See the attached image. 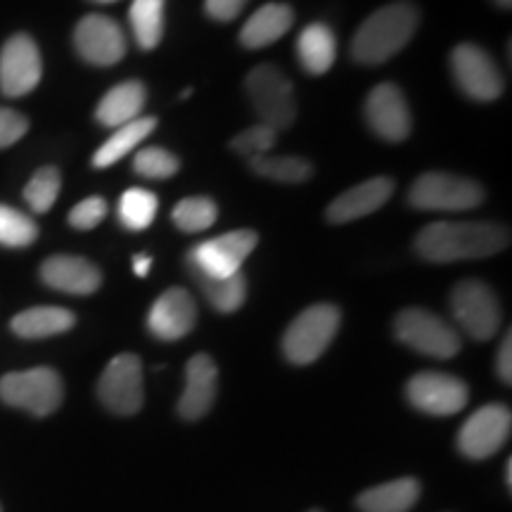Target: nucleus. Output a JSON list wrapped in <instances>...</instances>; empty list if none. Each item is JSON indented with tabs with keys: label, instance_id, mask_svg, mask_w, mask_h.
<instances>
[{
	"label": "nucleus",
	"instance_id": "nucleus-1",
	"mask_svg": "<svg viewBox=\"0 0 512 512\" xmlns=\"http://www.w3.org/2000/svg\"><path fill=\"white\" fill-rule=\"evenodd\" d=\"M510 245L508 228L486 221H437L415 238V252L432 264L486 259Z\"/></svg>",
	"mask_w": 512,
	"mask_h": 512
},
{
	"label": "nucleus",
	"instance_id": "nucleus-2",
	"mask_svg": "<svg viewBox=\"0 0 512 512\" xmlns=\"http://www.w3.org/2000/svg\"><path fill=\"white\" fill-rule=\"evenodd\" d=\"M420 24V12L413 3H392L373 12L351 43V55L361 64H382L408 46Z\"/></svg>",
	"mask_w": 512,
	"mask_h": 512
},
{
	"label": "nucleus",
	"instance_id": "nucleus-3",
	"mask_svg": "<svg viewBox=\"0 0 512 512\" xmlns=\"http://www.w3.org/2000/svg\"><path fill=\"white\" fill-rule=\"evenodd\" d=\"M339 309L332 304H313L292 320L283 337V354L294 366H309L330 347L339 330Z\"/></svg>",
	"mask_w": 512,
	"mask_h": 512
},
{
	"label": "nucleus",
	"instance_id": "nucleus-4",
	"mask_svg": "<svg viewBox=\"0 0 512 512\" xmlns=\"http://www.w3.org/2000/svg\"><path fill=\"white\" fill-rule=\"evenodd\" d=\"M64 396L62 377L53 368H31L8 373L0 380V401L22 408L36 418H46L60 408Z\"/></svg>",
	"mask_w": 512,
	"mask_h": 512
},
{
	"label": "nucleus",
	"instance_id": "nucleus-5",
	"mask_svg": "<svg viewBox=\"0 0 512 512\" xmlns=\"http://www.w3.org/2000/svg\"><path fill=\"white\" fill-rule=\"evenodd\" d=\"M245 88L261 124L271 126L273 131H283V128L292 126L294 117H297L294 88L292 81L278 67L259 64L247 74Z\"/></svg>",
	"mask_w": 512,
	"mask_h": 512
},
{
	"label": "nucleus",
	"instance_id": "nucleus-6",
	"mask_svg": "<svg viewBox=\"0 0 512 512\" xmlns=\"http://www.w3.org/2000/svg\"><path fill=\"white\" fill-rule=\"evenodd\" d=\"M259 245V235L254 230H233V233L219 235L207 242H200L188 252L190 275H202V278H230L240 273L242 264L249 254Z\"/></svg>",
	"mask_w": 512,
	"mask_h": 512
},
{
	"label": "nucleus",
	"instance_id": "nucleus-7",
	"mask_svg": "<svg viewBox=\"0 0 512 512\" xmlns=\"http://www.w3.org/2000/svg\"><path fill=\"white\" fill-rule=\"evenodd\" d=\"M484 202L482 185L444 171L420 176L408 192V204L420 211H467Z\"/></svg>",
	"mask_w": 512,
	"mask_h": 512
},
{
	"label": "nucleus",
	"instance_id": "nucleus-8",
	"mask_svg": "<svg viewBox=\"0 0 512 512\" xmlns=\"http://www.w3.org/2000/svg\"><path fill=\"white\" fill-rule=\"evenodd\" d=\"M394 335L418 354L432 358H453L463 347L456 328L425 309H406L394 320Z\"/></svg>",
	"mask_w": 512,
	"mask_h": 512
},
{
	"label": "nucleus",
	"instance_id": "nucleus-9",
	"mask_svg": "<svg viewBox=\"0 0 512 512\" xmlns=\"http://www.w3.org/2000/svg\"><path fill=\"white\" fill-rule=\"evenodd\" d=\"M451 311L465 335L477 342H486L501 330V304L496 292L482 280H463L453 287Z\"/></svg>",
	"mask_w": 512,
	"mask_h": 512
},
{
	"label": "nucleus",
	"instance_id": "nucleus-10",
	"mask_svg": "<svg viewBox=\"0 0 512 512\" xmlns=\"http://www.w3.org/2000/svg\"><path fill=\"white\" fill-rule=\"evenodd\" d=\"M102 406L114 415H136L145 403L143 366L136 354L114 356L98 382Z\"/></svg>",
	"mask_w": 512,
	"mask_h": 512
},
{
	"label": "nucleus",
	"instance_id": "nucleus-11",
	"mask_svg": "<svg viewBox=\"0 0 512 512\" xmlns=\"http://www.w3.org/2000/svg\"><path fill=\"white\" fill-rule=\"evenodd\" d=\"M453 79L458 88L472 100L491 102L501 98L503 93V74L491 55L475 43H460L451 53Z\"/></svg>",
	"mask_w": 512,
	"mask_h": 512
},
{
	"label": "nucleus",
	"instance_id": "nucleus-12",
	"mask_svg": "<svg viewBox=\"0 0 512 512\" xmlns=\"http://www.w3.org/2000/svg\"><path fill=\"white\" fill-rule=\"evenodd\" d=\"M512 430V415L508 406L501 403H489V406L479 408L465 420L458 434L460 453L472 460L491 458L494 453L501 451L505 441L510 439Z\"/></svg>",
	"mask_w": 512,
	"mask_h": 512
},
{
	"label": "nucleus",
	"instance_id": "nucleus-13",
	"mask_svg": "<svg viewBox=\"0 0 512 512\" xmlns=\"http://www.w3.org/2000/svg\"><path fill=\"white\" fill-rule=\"evenodd\" d=\"M406 396L415 408L427 415H456L467 406V384L448 373H418L406 384Z\"/></svg>",
	"mask_w": 512,
	"mask_h": 512
},
{
	"label": "nucleus",
	"instance_id": "nucleus-14",
	"mask_svg": "<svg viewBox=\"0 0 512 512\" xmlns=\"http://www.w3.org/2000/svg\"><path fill=\"white\" fill-rule=\"evenodd\" d=\"M43 76L41 53L34 38L15 34L0 50V91L8 98H22L34 91Z\"/></svg>",
	"mask_w": 512,
	"mask_h": 512
},
{
	"label": "nucleus",
	"instance_id": "nucleus-15",
	"mask_svg": "<svg viewBox=\"0 0 512 512\" xmlns=\"http://www.w3.org/2000/svg\"><path fill=\"white\" fill-rule=\"evenodd\" d=\"M74 46L88 64L112 67L126 55V36L114 19L105 15H88L76 24Z\"/></svg>",
	"mask_w": 512,
	"mask_h": 512
},
{
	"label": "nucleus",
	"instance_id": "nucleus-16",
	"mask_svg": "<svg viewBox=\"0 0 512 512\" xmlns=\"http://www.w3.org/2000/svg\"><path fill=\"white\" fill-rule=\"evenodd\" d=\"M366 119L375 136L387 143H401L411 133L413 119L401 88L394 83H380L366 100Z\"/></svg>",
	"mask_w": 512,
	"mask_h": 512
},
{
	"label": "nucleus",
	"instance_id": "nucleus-17",
	"mask_svg": "<svg viewBox=\"0 0 512 512\" xmlns=\"http://www.w3.org/2000/svg\"><path fill=\"white\" fill-rule=\"evenodd\" d=\"M197 323V304L188 290L171 287L152 304L147 316V330L162 342H176L190 335Z\"/></svg>",
	"mask_w": 512,
	"mask_h": 512
},
{
	"label": "nucleus",
	"instance_id": "nucleus-18",
	"mask_svg": "<svg viewBox=\"0 0 512 512\" xmlns=\"http://www.w3.org/2000/svg\"><path fill=\"white\" fill-rule=\"evenodd\" d=\"M219 389V368L207 354H197L185 368V389L178 401V413L183 420H202L211 411Z\"/></svg>",
	"mask_w": 512,
	"mask_h": 512
},
{
	"label": "nucleus",
	"instance_id": "nucleus-19",
	"mask_svg": "<svg viewBox=\"0 0 512 512\" xmlns=\"http://www.w3.org/2000/svg\"><path fill=\"white\" fill-rule=\"evenodd\" d=\"M41 278L53 290L79 294V297L98 292L102 285V273L98 266L91 264L88 259H81V256L67 254L50 256L46 264L41 266Z\"/></svg>",
	"mask_w": 512,
	"mask_h": 512
},
{
	"label": "nucleus",
	"instance_id": "nucleus-20",
	"mask_svg": "<svg viewBox=\"0 0 512 512\" xmlns=\"http://www.w3.org/2000/svg\"><path fill=\"white\" fill-rule=\"evenodd\" d=\"M394 192V181L387 176L368 178V181L354 185V188L342 192L337 200H332L328 207V221L330 223H349L358 221L363 216L373 214V211L382 209L389 202Z\"/></svg>",
	"mask_w": 512,
	"mask_h": 512
},
{
	"label": "nucleus",
	"instance_id": "nucleus-21",
	"mask_svg": "<svg viewBox=\"0 0 512 512\" xmlns=\"http://www.w3.org/2000/svg\"><path fill=\"white\" fill-rule=\"evenodd\" d=\"M294 12L285 3H268L259 8L240 31V43L249 50H259L283 38L292 29Z\"/></svg>",
	"mask_w": 512,
	"mask_h": 512
},
{
	"label": "nucleus",
	"instance_id": "nucleus-22",
	"mask_svg": "<svg viewBox=\"0 0 512 512\" xmlns=\"http://www.w3.org/2000/svg\"><path fill=\"white\" fill-rule=\"evenodd\" d=\"M147 100V91L140 81H124L114 86L105 98L100 100L98 110H95V119L102 126L121 128L131 121L140 119Z\"/></svg>",
	"mask_w": 512,
	"mask_h": 512
},
{
	"label": "nucleus",
	"instance_id": "nucleus-23",
	"mask_svg": "<svg viewBox=\"0 0 512 512\" xmlns=\"http://www.w3.org/2000/svg\"><path fill=\"white\" fill-rule=\"evenodd\" d=\"M420 494L422 486L418 479L403 477L363 491L356 498V505L361 512H408L418 503Z\"/></svg>",
	"mask_w": 512,
	"mask_h": 512
},
{
	"label": "nucleus",
	"instance_id": "nucleus-24",
	"mask_svg": "<svg viewBox=\"0 0 512 512\" xmlns=\"http://www.w3.org/2000/svg\"><path fill=\"white\" fill-rule=\"evenodd\" d=\"M74 323L76 316L72 311L60 309V306H34V309L17 313V316L12 318L10 328L17 337L43 339L72 330Z\"/></svg>",
	"mask_w": 512,
	"mask_h": 512
},
{
	"label": "nucleus",
	"instance_id": "nucleus-25",
	"mask_svg": "<svg viewBox=\"0 0 512 512\" xmlns=\"http://www.w3.org/2000/svg\"><path fill=\"white\" fill-rule=\"evenodd\" d=\"M297 57L309 74H325L337 57V41L330 27L309 24L297 38Z\"/></svg>",
	"mask_w": 512,
	"mask_h": 512
},
{
	"label": "nucleus",
	"instance_id": "nucleus-26",
	"mask_svg": "<svg viewBox=\"0 0 512 512\" xmlns=\"http://www.w3.org/2000/svg\"><path fill=\"white\" fill-rule=\"evenodd\" d=\"M157 119L155 117H140L131 124L121 126L114 131L112 138L105 140V145H100V150L93 155L95 169H107V166L117 164L119 159H124L128 152L136 150L143 140L155 131Z\"/></svg>",
	"mask_w": 512,
	"mask_h": 512
},
{
	"label": "nucleus",
	"instance_id": "nucleus-27",
	"mask_svg": "<svg viewBox=\"0 0 512 512\" xmlns=\"http://www.w3.org/2000/svg\"><path fill=\"white\" fill-rule=\"evenodd\" d=\"M164 5L166 0H133L131 29L138 46L143 50H155L164 36Z\"/></svg>",
	"mask_w": 512,
	"mask_h": 512
},
{
	"label": "nucleus",
	"instance_id": "nucleus-28",
	"mask_svg": "<svg viewBox=\"0 0 512 512\" xmlns=\"http://www.w3.org/2000/svg\"><path fill=\"white\" fill-rule=\"evenodd\" d=\"M192 278L200 285L207 302L219 313H233L245 304L247 280L242 271L230 275V278H202V275H192Z\"/></svg>",
	"mask_w": 512,
	"mask_h": 512
},
{
	"label": "nucleus",
	"instance_id": "nucleus-29",
	"mask_svg": "<svg viewBox=\"0 0 512 512\" xmlns=\"http://www.w3.org/2000/svg\"><path fill=\"white\" fill-rule=\"evenodd\" d=\"M254 174L268 178L275 183H304L313 176V166L309 159L304 157H290V155H264L249 159Z\"/></svg>",
	"mask_w": 512,
	"mask_h": 512
},
{
	"label": "nucleus",
	"instance_id": "nucleus-30",
	"mask_svg": "<svg viewBox=\"0 0 512 512\" xmlns=\"http://www.w3.org/2000/svg\"><path fill=\"white\" fill-rule=\"evenodd\" d=\"M159 209L155 192L145 188H131L121 195L119 200V221L128 230H145L152 226Z\"/></svg>",
	"mask_w": 512,
	"mask_h": 512
},
{
	"label": "nucleus",
	"instance_id": "nucleus-31",
	"mask_svg": "<svg viewBox=\"0 0 512 512\" xmlns=\"http://www.w3.org/2000/svg\"><path fill=\"white\" fill-rule=\"evenodd\" d=\"M216 216H219V207L209 197H188L171 211V221L183 233H202L214 226Z\"/></svg>",
	"mask_w": 512,
	"mask_h": 512
},
{
	"label": "nucleus",
	"instance_id": "nucleus-32",
	"mask_svg": "<svg viewBox=\"0 0 512 512\" xmlns=\"http://www.w3.org/2000/svg\"><path fill=\"white\" fill-rule=\"evenodd\" d=\"M60 188H62L60 171H57L55 166H43V169H38L36 174L31 176L27 188H24V200H27L31 211H36V214H46V211L53 209L57 195H60Z\"/></svg>",
	"mask_w": 512,
	"mask_h": 512
},
{
	"label": "nucleus",
	"instance_id": "nucleus-33",
	"mask_svg": "<svg viewBox=\"0 0 512 512\" xmlns=\"http://www.w3.org/2000/svg\"><path fill=\"white\" fill-rule=\"evenodd\" d=\"M38 238L36 223L22 211L0 204V245L3 247H29Z\"/></svg>",
	"mask_w": 512,
	"mask_h": 512
},
{
	"label": "nucleus",
	"instance_id": "nucleus-34",
	"mask_svg": "<svg viewBox=\"0 0 512 512\" xmlns=\"http://www.w3.org/2000/svg\"><path fill=\"white\" fill-rule=\"evenodd\" d=\"M178 166H181L178 157L171 155L164 147H143L136 155V159H133L136 174L143 178H155V181L171 178L178 171Z\"/></svg>",
	"mask_w": 512,
	"mask_h": 512
},
{
	"label": "nucleus",
	"instance_id": "nucleus-35",
	"mask_svg": "<svg viewBox=\"0 0 512 512\" xmlns=\"http://www.w3.org/2000/svg\"><path fill=\"white\" fill-rule=\"evenodd\" d=\"M275 140H278V131H273L271 126L266 124H256L252 128H247V131H242L240 136L233 138V147L235 152L247 159H256V157H264V155H271Z\"/></svg>",
	"mask_w": 512,
	"mask_h": 512
},
{
	"label": "nucleus",
	"instance_id": "nucleus-36",
	"mask_svg": "<svg viewBox=\"0 0 512 512\" xmlns=\"http://www.w3.org/2000/svg\"><path fill=\"white\" fill-rule=\"evenodd\" d=\"M107 214V202L102 197H88L76 204V207L69 211V223L76 230H91L98 226V223L105 219Z\"/></svg>",
	"mask_w": 512,
	"mask_h": 512
},
{
	"label": "nucleus",
	"instance_id": "nucleus-37",
	"mask_svg": "<svg viewBox=\"0 0 512 512\" xmlns=\"http://www.w3.org/2000/svg\"><path fill=\"white\" fill-rule=\"evenodd\" d=\"M29 131V121L10 107H0V147L15 145Z\"/></svg>",
	"mask_w": 512,
	"mask_h": 512
},
{
	"label": "nucleus",
	"instance_id": "nucleus-38",
	"mask_svg": "<svg viewBox=\"0 0 512 512\" xmlns=\"http://www.w3.org/2000/svg\"><path fill=\"white\" fill-rule=\"evenodd\" d=\"M249 0H204V10L211 19H219V22H230L245 10Z\"/></svg>",
	"mask_w": 512,
	"mask_h": 512
},
{
	"label": "nucleus",
	"instance_id": "nucleus-39",
	"mask_svg": "<svg viewBox=\"0 0 512 512\" xmlns=\"http://www.w3.org/2000/svg\"><path fill=\"white\" fill-rule=\"evenodd\" d=\"M496 370H498V377H501L505 384L512 382V335L510 332L505 335L501 349H498Z\"/></svg>",
	"mask_w": 512,
	"mask_h": 512
},
{
	"label": "nucleus",
	"instance_id": "nucleus-40",
	"mask_svg": "<svg viewBox=\"0 0 512 512\" xmlns=\"http://www.w3.org/2000/svg\"><path fill=\"white\" fill-rule=\"evenodd\" d=\"M150 266H152V259L145 254H138L136 259H133V271H136L138 278H145L147 273H150Z\"/></svg>",
	"mask_w": 512,
	"mask_h": 512
},
{
	"label": "nucleus",
	"instance_id": "nucleus-41",
	"mask_svg": "<svg viewBox=\"0 0 512 512\" xmlns=\"http://www.w3.org/2000/svg\"><path fill=\"white\" fill-rule=\"evenodd\" d=\"M505 484H508V489H512V458H508V463H505Z\"/></svg>",
	"mask_w": 512,
	"mask_h": 512
},
{
	"label": "nucleus",
	"instance_id": "nucleus-42",
	"mask_svg": "<svg viewBox=\"0 0 512 512\" xmlns=\"http://www.w3.org/2000/svg\"><path fill=\"white\" fill-rule=\"evenodd\" d=\"M494 3L498 5V8H510L512 0H494Z\"/></svg>",
	"mask_w": 512,
	"mask_h": 512
},
{
	"label": "nucleus",
	"instance_id": "nucleus-43",
	"mask_svg": "<svg viewBox=\"0 0 512 512\" xmlns=\"http://www.w3.org/2000/svg\"><path fill=\"white\" fill-rule=\"evenodd\" d=\"M95 3H114V0H95Z\"/></svg>",
	"mask_w": 512,
	"mask_h": 512
},
{
	"label": "nucleus",
	"instance_id": "nucleus-44",
	"mask_svg": "<svg viewBox=\"0 0 512 512\" xmlns=\"http://www.w3.org/2000/svg\"><path fill=\"white\" fill-rule=\"evenodd\" d=\"M309 512H323V510H309Z\"/></svg>",
	"mask_w": 512,
	"mask_h": 512
}]
</instances>
